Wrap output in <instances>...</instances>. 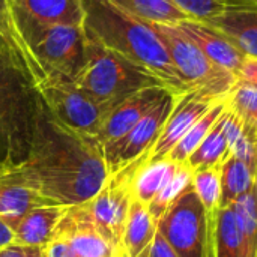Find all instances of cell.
Listing matches in <instances>:
<instances>
[{
  "label": "cell",
  "mask_w": 257,
  "mask_h": 257,
  "mask_svg": "<svg viewBox=\"0 0 257 257\" xmlns=\"http://www.w3.org/2000/svg\"><path fill=\"white\" fill-rule=\"evenodd\" d=\"M229 101L224 99L218 104H215L205 116H202L188 131L187 134L175 145V148L167 154V160H170L175 164H184L190 155L199 148V145L205 140L208 133L212 130V126L217 123V120L221 117V114L227 110Z\"/></svg>",
  "instance_id": "obj_22"
},
{
  "label": "cell",
  "mask_w": 257,
  "mask_h": 257,
  "mask_svg": "<svg viewBox=\"0 0 257 257\" xmlns=\"http://www.w3.org/2000/svg\"><path fill=\"white\" fill-rule=\"evenodd\" d=\"M123 9L137 15L148 23L178 24L187 18H191L181 11L172 0H113Z\"/></svg>",
  "instance_id": "obj_25"
},
{
  "label": "cell",
  "mask_w": 257,
  "mask_h": 257,
  "mask_svg": "<svg viewBox=\"0 0 257 257\" xmlns=\"http://www.w3.org/2000/svg\"><path fill=\"white\" fill-rule=\"evenodd\" d=\"M11 9L45 24L83 26L81 0H9Z\"/></svg>",
  "instance_id": "obj_17"
},
{
  "label": "cell",
  "mask_w": 257,
  "mask_h": 257,
  "mask_svg": "<svg viewBox=\"0 0 257 257\" xmlns=\"http://www.w3.org/2000/svg\"><path fill=\"white\" fill-rule=\"evenodd\" d=\"M33 87L44 108L56 122L86 137H96L111 110L66 77H47Z\"/></svg>",
  "instance_id": "obj_7"
},
{
  "label": "cell",
  "mask_w": 257,
  "mask_h": 257,
  "mask_svg": "<svg viewBox=\"0 0 257 257\" xmlns=\"http://www.w3.org/2000/svg\"><path fill=\"white\" fill-rule=\"evenodd\" d=\"M0 35L3 36L5 42L9 47L14 63L26 74L24 60H23V51H21V45H20V41H18V36H17V32H15L9 0H0Z\"/></svg>",
  "instance_id": "obj_31"
},
{
  "label": "cell",
  "mask_w": 257,
  "mask_h": 257,
  "mask_svg": "<svg viewBox=\"0 0 257 257\" xmlns=\"http://www.w3.org/2000/svg\"><path fill=\"white\" fill-rule=\"evenodd\" d=\"M181 11L194 20L208 21L233 9H257L233 0H172Z\"/></svg>",
  "instance_id": "obj_29"
},
{
  "label": "cell",
  "mask_w": 257,
  "mask_h": 257,
  "mask_svg": "<svg viewBox=\"0 0 257 257\" xmlns=\"http://www.w3.org/2000/svg\"><path fill=\"white\" fill-rule=\"evenodd\" d=\"M0 257H47L45 247H27L9 244L0 250Z\"/></svg>",
  "instance_id": "obj_32"
},
{
  "label": "cell",
  "mask_w": 257,
  "mask_h": 257,
  "mask_svg": "<svg viewBox=\"0 0 257 257\" xmlns=\"http://www.w3.org/2000/svg\"><path fill=\"white\" fill-rule=\"evenodd\" d=\"M0 56H6V57H9L11 60H12V56H11V51H9V47H8V44L5 42V39H3V36L0 35ZM14 62V60H12Z\"/></svg>",
  "instance_id": "obj_37"
},
{
  "label": "cell",
  "mask_w": 257,
  "mask_h": 257,
  "mask_svg": "<svg viewBox=\"0 0 257 257\" xmlns=\"http://www.w3.org/2000/svg\"><path fill=\"white\" fill-rule=\"evenodd\" d=\"M54 205L45 199L21 173L18 166L0 164V218L11 229L32 209Z\"/></svg>",
  "instance_id": "obj_12"
},
{
  "label": "cell",
  "mask_w": 257,
  "mask_h": 257,
  "mask_svg": "<svg viewBox=\"0 0 257 257\" xmlns=\"http://www.w3.org/2000/svg\"><path fill=\"white\" fill-rule=\"evenodd\" d=\"M226 136L229 145V155H233L254 170L257 167V140L256 131L250 130L230 108L226 117Z\"/></svg>",
  "instance_id": "obj_24"
},
{
  "label": "cell",
  "mask_w": 257,
  "mask_h": 257,
  "mask_svg": "<svg viewBox=\"0 0 257 257\" xmlns=\"http://www.w3.org/2000/svg\"><path fill=\"white\" fill-rule=\"evenodd\" d=\"M193 181V170L184 163L178 164L176 170L170 176V179L164 184V187L158 191V194L154 197V200L148 205V209L154 220L158 223V220L163 217V214L167 211V208L187 190L191 187Z\"/></svg>",
  "instance_id": "obj_27"
},
{
  "label": "cell",
  "mask_w": 257,
  "mask_h": 257,
  "mask_svg": "<svg viewBox=\"0 0 257 257\" xmlns=\"http://www.w3.org/2000/svg\"><path fill=\"white\" fill-rule=\"evenodd\" d=\"M45 251H47V257H74L71 248L68 247V244L59 238H54L45 247Z\"/></svg>",
  "instance_id": "obj_35"
},
{
  "label": "cell",
  "mask_w": 257,
  "mask_h": 257,
  "mask_svg": "<svg viewBox=\"0 0 257 257\" xmlns=\"http://www.w3.org/2000/svg\"><path fill=\"white\" fill-rule=\"evenodd\" d=\"M84 33L155 75L173 95L190 90L154 27L113 0H81Z\"/></svg>",
  "instance_id": "obj_2"
},
{
  "label": "cell",
  "mask_w": 257,
  "mask_h": 257,
  "mask_svg": "<svg viewBox=\"0 0 257 257\" xmlns=\"http://www.w3.org/2000/svg\"><path fill=\"white\" fill-rule=\"evenodd\" d=\"M54 238L63 239L74 257H122L119 247L99 230L83 203L66 208Z\"/></svg>",
  "instance_id": "obj_11"
},
{
  "label": "cell",
  "mask_w": 257,
  "mask_h": 257,
  "mask_svg": "<svg viewBox=\"0 0 257 257\" xmlns=\"http://www.w3.org/2000/svg\"><path fill=\"white\" fill-rule=\"evenodd\" d=\"M256 140H257V133H256Z\"/></svg>",
  "instance_id": "obj_40"
},
{
  "label": "cell",
  "mask_w": 257,
  "mask_h": 257,
  "mask_svg": "<svg viewBox=\"0 0 257 257\" xmlns=\"http://www.w3.org/2000/svg\"><path fill=\"white\" fill-rule=\"evenodd\" d=\"M233 2H239V3H244V5H248V6H254V8H257V0H233Z\"/></svg>",
  "instance_id": "obj_38"
},
{
  "label": "cell",
  "mask_w": 257,
  "mask_h": 257,
  "mask_svg": "<svg viewBox=\"0 0 257 257\" xmlns=\"http://www.w3.org/2000/svg\"><path fill=\"white\" fill-rule=\"evenodd\" d=\"M227 110L221 114V117L208 133V136L199 145V148L185 161V164L193 172L209 169V167H220L223 161L229 157V145H227V136H226Z\"/></svg>",
  "instance_id": "obj_21"
},
{
  "label": "cell",
  "mask_w": 257,
  "mask_h": 257,
  "mask_svg": "<svg viewBox=\"0 0 257 257\" xmlns=\"http://www.w3.org/2000/svg\"><path fill=\"white\" fill-rule=\"evenodd\" d=\"M68 206L45 205L32 209L12 229V244L27 247H47L56 236L57 226Z\"/></svg>",
  "instance_id": "obj_15"
},
{
  "label": "cell",
  "mask_w": 257,
  "mask_h": 257,
  "mask_svg": "<svg viewBox=\"0 0 257 257\" xmlns=\"http://www.w3.org/2000/svg\"><path fill=\"white\" fill-rule=\"evenodd\" d=\"M224 99H217L199 89L188 90L175 96L173 108L157 139L149 151V160L166 158L175 145L187 134V131L205 116L215 104Z\"/></svg>",
  "instance_id": "obj_10"
},
{
  "label": "cell",
  "mask_w": 257,
  "mask_h": 257,
  "mask_svg": "<svg viewBox=\"0 0 257 257\" xmlns=\"http://www.w3.org/2000/svg\"><path fill=\"white\" fill-rule=\"evenodd\" d=\"M238 81L248 84L257 89V59L256 57H245L241 71L238 74Z\"/></svg>",
  "instance_id": "obj_33"
},
{
  "label": "cell",
  "mask_w": 257,
  "mask_h": 257,
  "mask_svg": "<svg viewBox=\"0 0 257 257\" xmlns=\"http://www.w3.org/2000/svg\"><path fill=\"white\" fill-rule=\"evenodd\" d=\"M254 169L245 161L229 155L220 166L221 199L220 208L233 205L241 196L247 194L254 187Z\"/></svg>",
  "instance_id": "obj_20"
},
{
  "label": "cell",
  "mask_w": 257,
  "mask_h": 257,
  "mask_svg": "<svg viewBox=\"0 0 257 257\" xmlns=\"http://www.w3.org/2000/svg\"><path fill=\"white\" fill-rule=\"evenodd\" d=\"M12 18L30 83L36 84L47 77L75 81L84 63L83 26L45 24L17 11H12Z\"/></svg>",
  "instance_id": "obj_3"
},
{
  "label": "cell",
  "mask_w": 257,
  "mask_h": 257,
  "mask_svg": "<svg viewBox=\"0 0 257 257\" xmlns=\"http://www.w3.org/2000/svg\"><path fill=\"white\" fill-rule=\"evenodd\" d=\"M163 44L178 69L185 84L199 89L217 99H227L238 83L236 75L208 59L175 24L149 23Z\"/></svg>",
  "instance_id": "obj_6"
},
{
  "label": "cell",
  "mask_w": 257,
  "mask_h": 257,
  "mask_svg": "<svg viewBox=\"0 0 257 257\" xmlns=\"http://www.w3.org/2000/svg\"><path fill=\"white\" fill-rule=\"evenodd\" d=\"M84 36V63L75 83L99 104L113 108L142 89L164 86L145 68Z\"/></svg>",
  "instance_id": "obj_4"
},
{
  "label": "cell",
  "mask_w": 257,
  "mask_h": 257,
  "mask_svg": "<svg viewBox=\"0 0 257 257\" xmlns=\"http://www.w3.org/2000/svg\"><path fill=\"white\" fill-rule=\"evenodd\" d=\"M155 235L157 221L151 215L148 206L133 200L120 242V256L148 257Z\"/></svg>",
  "instance_id": "obj_18"
},
{
  "label": "cell",
  "mask_w": 257,
  "mask_h": 257,
  "mask_svg": "<svg viewBox=\"0 0 257 257\" xmlns=\"http://www.w3.org/2000/svg\"><path fill=\"white\" fill-rule=\"evenodd\" d=\"M148 257H178V254L173 251V248L167 244V241L157 232L154 242L151 245Z\"/></svg>",
  "instance_id": "obj_34"
},
{
  "label": "cell",
  "mask_w": 257,
  "mask_h": 257,
  "mask_svg": "<svg viewBox=\"0 0 257 257\" xmlns=\"http://www.w3.org/2000/svg\"><path fill=\"white\" fill-rule=\"evenodd\" d=\"M17 166L45 199L62 206L86 203L108 176L102 148L96 139L62 126L42 102L29 152Z\"/></svg>",
  "instance_id": "obj_1"
},
{
  "label": "cell",
  "mask_w": 257,
  "mask_h": 257,
  "mask_svg": "<svg viewBox=\"0 0 257 257\" xmlns=\"http://www.w3.org/2000/svg\"><path fill=\"white\" fill-rule=\"evenodd\" d=\"M206 23L220 30L244 56L257 59V9L227 11Z\"/></svg>",
  "instance_id": "obj_16"
},
{
  "label": "cell",
  "mask_w": 257,
  "mask_h": 257,
  "mask_svg": "<svg viewBox=\"0 0 257 257\" xmlns=\"http://www.w3.org/2000/svg\"><path fill=\"white\" fill-rule=\"evenodd\" d=\"M254 191H256V196H257V167H256V172H254Z\"/></svg>",
  "instance_id": "obj_39"
},
{
  "label": "cell",
  "mask_w": 257,
  "mask_h": 257,
  "mask_svg": "<svg viewBox=\"0 0 257 257\" xmlns=\"http://www.w3.org/2000/svg\"><path fill=\"white\" fill-rule=\"evenodd\" d=\"M208 59L236 75L247 56H244L220 30L206 21L187 18L175 24Z\"/></svg>",
  "instance_id": "obj_14"
},
{
  "label": "cell",
  "mask_w": 257,
  "mask_h": 257,
  "mask_svg": "<svg viewBox=\"0 0 257 257\" xmlns=\"http://www.w3.org/2000/svg\"><path fill=\"white\" fill-rule=\"evenodd\" d=\"M230 206L236 217L244 257H257V196L254 187Z\"/></svg>",
  "instance_id": "obj_26"
},
{
  "label": "cell",
  "mask_w": 257,
  "mask_h": 257,
  "mask_svg": "<svg viewBox=\"0 0 257 257\" xmlns=\"http://www.w3.org/2000/svg\"><path fill=\"white\" fill-rule=\"evenodd\" d=\"M175 96L176 95L169 92L128 133L102 146V155L108 175L151 151L173 108Z\"/></svg>",
  "instance_id": "obj_9"
},
{
  "label": "cell",
  "mask_w": 257,
  "mask_h": 257,
  "mask_svg": "<svg viewBox=\"0 0 257 257\" xmlns=\"http://www.w3.org/2000/svg\"><path fill=\"white\" fill-rule=\"evenodd\" d=\"M14 241V232L11 229V226L0 218V250L9 244H12Z\"/></svg>",
  "instance_id": "obj_36"
},
{
  "label": "cell",
  "mask_w": 257,
  "mask_h": 257,
  "mask_svg": "<svg viewBox=\"0 0 257 257\" xmlns=\"http://www.w3.org/2000/svg\"><path fill=\"white\" fill-rule=\"evenodd\" d=\"M157 232L178 257H215V212L205 209L193 185L167 208L157 223Z\"/></svg>",
  "instance_id": "obj_5"
},
{
  "label": "cell",
  "mask_w": 257,
  "mask_h": 257,
  "mask_svg": "<svg viewBox=\"0 0 257 257\" xmlns=\"http://www.w3.org/2000/svg\"><path fill=\"white\" fill-rule=\"evenodd\" d=\"M227 101L229 108L250 130L257 133V89L238 81Z\"/></svg>",
  "instance_id": "obj_30"
},
{
  "label": "cell",
  "mask_w": 257,
  "mask_h": 257,
  "mask_svg": "<svg viewBox=\"0 0 257 257\" xmlns=\"http://www.w3.org/2000/svg\"><path fill=\"white\" fill-rule=\"evenodd\" d=\"M193 190L200 199L202 205L209 214H214L220 208L221 199V179L220 167H209L193 172L191 181Z\"/></svg>",
  "instance_id": "obj_28"
},
{
  "label": "cell",
  "mask_w": 257,
  "mask_h": 257,
  "mask_svg": "<svg viewBox=\"0 0 257 257\" xmlns=\"http://www.w3.org/2000/svg\"><path fill=\"white\" fill-rule=\"evenodd\" d=\"M214 256L244 257L241 235L232 206L218 208L215 212Z\"/></svg>",
  "instance_id": "obj_23"
},
{
  "label": "cell",
  "mask_w": 257,
  "mask_h": 257,
  "mask_svg": "<svg viewBox=\"0 0 257 257\" xmlns=\"http://www.w3.org/2000/svg\"><path fill=\"white\" fill-rule=\"evenodd\" d=\"M170 90L164 86H151L146 89L139 90L137 93L131 95L116 107L110 110L105 120L102 122V126L99 133L96 134V142L101 145V148L113 142L119 137H122L125 133H128L148 111H151Z\"/></svg>",
  "instance_id": "obj_13"
},
{
  "label": "cell",
  "mask_w": 257,
  "mask_h": 257,
  "mask_svg": "<svg viewBox=\"0 0 257 257\" xmlns=\"http://www.w3.org/2000/svg\"><path fill=\"white\" fill-rule=\"evenodd\" d=\"M178 164L172 163L167 158L149 160V155L139 166L134 181H133V197L134 200L149 205L164 184L170 179Z\"/></svg>",
  "instance_id": "obj_19"
},
{
  "label": "cell",
  "mask_w": 257,
  "mask_h": 257,
  "mask_svg": "<svg viewBox=\"0 0 257 257\" xmlns=\"http://www.w3.org/2000/svg\"><path fill=\"white\" fill-rule=\"evenodd\" d=\"M149 155L143 154L125 167L110 173L99 191L86 203H83L89 217L99 230L120 250V242L128 218L133 197L134 175L142 161Z\"/></svg>",
  "instance_id": "obj_8"
}]
</instances>
